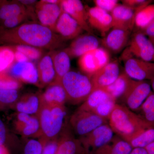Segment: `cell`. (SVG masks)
<instances>
[{"mask_svg":"<svg viewBox=\"0 0 154 154\" xmlns=\"http://www.w3.org/2000/svg\"><path fill=\"white\" fill-rule=\"evenodd\" d=\"M65 40L38 22L24 23L10 29L0 27V44L23 45L51 51L62 47Z\"/></svg>","mask_w":154,"mask_h":154,"instance_id":"1","label":"cell"},{"mask_svg":"<svg viewBox=\"0 0 154 154\" xmlns=\"http://www.w3.org/2000/svg\"><path fill=\"white\" fill-rule=\"evenodd\" d=\"M109 125L114 133L127 142L151 127L140 116L125 105L116 103L110 115Z\"/></svg>","mask_w":154,"mask_h":154,"instance_id":"2","label":"cell"},{"mask_svg":"<svg viewBox=\"0 0 154 154\" xmlns=\"http://www.w3.org/2000/svg\"><path fill=\"white\" fill-rule=\"evenodd\" d=\"M66 115L65 106L42 105L37 113L42 133L40 138L50 140L58 137Z\"/></svg>","mask_w":154,"mask_h":154,"instance_id":"3","label":"cell"},{"mask_svg":"<svg viewBox=\"0 0 154 154\" xmlns=\"http://www.w3.org/2000/svg\"><path fill=\"white\" fill-rule=\"evenodd\" d=\"M60 83L66 93L68 102L72 104L83 103L94 90L91 78L73 71L68 72Z\"/></svg>","mask_w":154,"mask_h":154,"instance_id":"4","label":"cell"},{"mask_svg":"<svg viewBox=\"0 0 154 154\" xmlns=\"http://www.w3.org/2000/svg\"><path fill=\"white\" fill-rule=\"evenodd\" d=\"M152 92L150 82L131 79L122 98L127 107L132 111H138L143 102Z\"/></svg>","mask_w":154,"mask_h":154,"instance_id":"5","label":"cell"},{"mask_svg":"<svg viewBox=\"0 0 154 154\" xmlns=\"http://www.w3.org/2000/svg\"><path fill=\"white\" fill-rule=\"evenodd\" d=\"M69 122L73 131L81 137L107 123V120L95 113L79 109L71 116Z\"/></svg>","mask_w":154,"mask_h":154,"instance_id":"6","label":"cell"},{"mask_svg":"<svg viewBox=\"0 0 154 154\" xmlns=\"http://www.w3.org/2000/svg\"><path fill=\"white\" fill-rule=\"evenodd\" d=\"M110 60L108 51L104 48L99 47L80 57L78 65L84 74L91 78L96 72L109 63Z\"/></svg>","mask_w":154,"mask_h":154,"instance_id":"7","label":"cell"},{"mask_svg":"<svg viewBox=\"0 0 154 154\" xmlns=\"http://www.w3.org/2000/svg\"><path fill=\"white\" fill-rule=\"evenodd\" d=\"M114 132L109 124L98 127L79 140L85 149L86 154H89L102 146L113 138Z\"/></svg>","mask_w":154,"mask_h":154,"instance_id":"8","label":"cell"},{"mask_svg":"<svg viewBox=\"0 0 154 154\" xmlns=\"http://www.w3.org/2000/svg\"><path fill=\"white\" fill-rule=\"evenodd\" d=\"M125 72L133 80L150 81L154 76V62L130 57L125 60Z\"/></svg>","mask_w":154,"mask_h":154,"instance_id":"9","label":"cell"},{"mask_svg":"<svg viewBox=\"0 0 154 154\" xmlns=\"http://www.w3.org/2000/svg\"><path fill=\"white\" fill-rule=\"evenodd\" d=\"M35 12L39 23L54 32L56 24L62 13L60 4H51L41 0L36 4Z\"/></svg>","mask_w":154,"mask_h":154,"instance_id":"10","label":"cell"},{"mask_svg":"<svg viewBox=\"0 0 154 154\" xmlns=\"http://www.w3.org/2000/svg\"><path fill=\"white\" fill-rule=\"evenodd\" d=\"M128 50L137 58L146 61L154 62V45L146 36L139 31L133 36Z\"/></svg>","mask_w":154,"mask_h":154,"instance_id":"11","label":"cell"},{"mask_svg":"<svg viewBox=\"0 0 154 154\" xmlns=\"http://www.w3.org/2000/svg\"><path fill=\"white\" fill-rule=\"evenodd\" d=\"M6 73L21 82L39 87L37 67L30 61L23 63L15 62Z\"/></svg>","mask_w":154,"mask_h":154,"instance_id":"12","label":"cell"},{"mask_svg":"<svg viewBox=\"0 0 154 154\" xmlns=\"http://www.w3.org/2000/svg\"><path fill=\"white\" fill-rule=\"evenodd\" d=\"M87 13L89 25L99 31L103 37L113 28V20L109 13L96 6L89 8Z\"/></svg>","mask_w":154,"mask_h":154,"instance_id":"13","label":"cell"},{"mask_svg":"<svg viewBox=\"0 0 154 154\" xmlns=\"http://www.w3.org/2000/svg\"><path fill=\"white\" fill-rule=\"evenodd\" d=\"M98 38L91 34L80 35L65 49L71 58L79 57L86 53L99 47Z\"/></svg>","mask_w":154,"mask_h":154,"instance_id":"14","label":"cell"},{"mask_svg":"<svg viewBox=\"0 0 154 154\" xmlns=\"http://www.w3.org/2000/svg\"><path fill=\"white\" fill-rule=\"evenodd\" d=\"M62 11L69 15L88 33L92 32L89 25L87 11L79 0H61L60 4Z\"/></svg>","mask_w":154,"mask_h":154,"instance_id":"15","label":"cell"},{"mask_svg":"<svg viewBox=\"0 0 154 154\" xmlns=\"http://www.w3.org/2000/svg\"><path fill=\"white\" fill-rule=\"evenodd\" d=\"M137 13L123 4H118L110 14L113 20V28L131 32L135 25V19Z\"/></svg>","mask_w":154,"mask_h":154,"instance_id":"16","label":"cell"},{"mask_svg":"<svg viewBox=\"0 0 154 154\" xmlns=\"http://www.w3.org/2000/svg\"><path fill=\"white\" fill-rule=\"evenodd\" d=\"M83 29L76 21L62 11L56 24L54 32L64 40L74 39L81 35Z\"/></svg>","mask_w":154,"mask_h":154,"instance_id":"17","label":"cell"},{"mask_svg":"<svg viewBox=\"0 0 154 154\" xmlns=\"http://www.w3.org/2000/svg\"><path fill=\"white\" fill-rule=\"evenodd\" d=\"M119 74L118 63L116 61L110 62L91 77L94 89L104 88L110 85L115 82Z\"/></svg>","mask_w":154,"mask_h":154,"instance_id":"18","label":"cell"},{"mask_svg":"<svg viewBox=\"0 0 154 154\" xmlns=\"http://www.w3.org/2000/svg\"><path fill=\"white\" fill-rule=\"evenodd\" d=\"M130 33V31L128 30L113 28L102 39V45L108 51L118 53L126 46Z\"/></svg>","mask_w":154,"mask_h":154,"instance_id":"19","label":"cell"},{"mask_svg":"<svg viewBox=\"0 0 154 154\" xmlns=\"http://www.w3.org/2000/svg\"><path fill=\"white\" fill-rule=\"evenodd\" d=\"M60 135L56 154H86L79 139L75 138L68 128L64 127Z\"/></svg>","mask_w":154,"mask_h":154,"instance_id":"20","label":"cell"},{"mask_svg":"<svg viewBox=\"0 0 154 154\" xmlns=\"http://www.w3.org/2000/svg\"><path fill=\"white\" fill-rule=\"evenodd\" d=\"M42 105L65 106L67 101L66 93L60 83L54 82L39 94Z\"/></svg>","mask_w":154,"mask_h":154,"instance_id":"21","label":"cell"},{"mask_svg":"<svg viewBox=\"0 0 154 154\" xmlns=\"http://www.w3.org/2000/svg\"><path fill=\"white\" fill-rule=\"evenodd\" d=\"M39 87L48 86L55 80V70L51 53L45 54L38 60L37 66Z\"/></svg>","mask_w":154,"mask_h":154,"instance_id":"22","label":"cell"},{"mask_svg":"<svg viewBox=\"0 0 154 154\" xmlns=\"http://www.w3.org/2000/svg\"><path fill=\"white\" fill-rule=\"evenodd\" d=\"M50 53L55 72L54 81L60 83L62 78L70 71L71 58L65 49L51 51Z\"/></svg>","mask_w":154,"mask_h":154,"instance_id":"23","label":"cell"},{"mask_svg":"<svg viewBox=\"0 0 154 154\" xmlns=\"http://www.w3.org/2000/svg\"><path fill=\"white\" fill-rule=\"evenodd\" d=\"M41 105L39 94H28L18 99L16 102L15 108L18 113L36 115Z\"/></svg>","mask_w":154,"mask_h":154,"instance_id":"24","label":"cell"},{"mask_svg":"<svg viewBox=\"0 0 154 154\" xmlns=\"http://www.w3.org/2000/svg\"><path fill=\"white\" fill-rule=\"evenodd\" d=\"M132 149L126 141L116 135L108 143L89 154H129Z\"/></svg>","mask_w":154,"mask_h":154,"instance_id":"25","label":"cell"},{"mask_svg":"<svg viewBox=\"0 0 154 154\" xmlns=\"http://www.w3.org/2000/svg\"><path fill=\"white\" fill-rule=\"evenodd\" d=\"M113 98L104 88L94 89L79 109L92 112L105 101Z\"/></svg>","mask_w":154,"mask_h":154,"instance_id":"26","label":"cell"},{"mask_svg":"<svg viewBox=\"0 0 154 154\" xmlns=\"http://www.w3.org/2000/svg\"><path fill=\"white\" fill-rule=\"evenodd\" d=\"M17 131L25 137H41L42 133L38 117L33 115L29 121L22 123H15Z\"/></svg>","mask_w":154,"mask_h":154,"instance_id":"27","label":"cell"},{"mask_svg":"<svg viewBox=\"0 0 154 154\" xmlns=\"http://www.w3.org/2000/svg\"><path fill=\"white\" fill-rule=\"evenodd\" d=\"M131 79L125 72H122L115 82L104 89L116 101L119 99H121L123 97Z\"/></svg>","mask_w":154,"mask_h":154,"instance_id":"28","label":"cell"},{"mask_svg":"<svg viewBox=\"0 0 154 154\" xmlns=\"http://www.w3.org/2000/svg\"><path fill=\"white\" fill-rule=\"evenodd\" d=\"M19 1H0V22L28 11Z\"/></svg>","mask_w":154,"mask_h":154,"instance_id":"29","label":"cell"},{"mask_svg":"<svg viewBox=\"0 0 154 154\" xmlns=\"http://www.w3.org/2000/svg\"><path fill=\"white\" fill-rule=\"evenodd\" d=\"M154 142V126L147 128L127 142L132 149L145 148Z\"/></svg>","mask_w":154,"mask_h":154,"instance_id":"30","label":"cell"},{"mask_svg":"<svg viewBox=\"0 0 154 154\" xmlns=\"http://www.w3.org/2000/svg\"><path fill=\"white\" fill-rule=\"evenodd\" d=\"M140 116L151 127L154 126V93L152 91L139 111Z\"/></svg>","mask_w":154,"mask_h":154,"instance_id":"31","label":"cell"},{"mask_svg":"<svg viewBox=\"0 0 154 154\" xmlns=\"http://www.w3.org/2000/svg\"><path fill=\"white\" fill-rule=\"evenodd\" d=\"M154 19V5H149L139 11L135 19V25L139 30L143 29Z\"/></svg>","mask_w":154,"mask_h":154,"instance_id":"32","label":"cell"},{"mask_svg":"<svg viewBox=\"0 0 154 154\" xmlns=\"http://www.w3.org/2000/svg\"><path fill=\"white\" fill-rule=\"evenodd\" d=\"M15 62L14 51L9 45L2 46L0 51V74L7 72Z\"/></svg>","mask_w":154,"mask_h":154,"instance_id":"33","label":"cell"},{"mask_svg":"<svg viewBox=\"0 0 154 154\" xmlns=\"http://www.w3.org/2000/svg\"><path fill=\"white\" fill-rule=\"evenodd\" d=\"M14 50L22 52L30 61L39 60L43 56V51L41 48L23 45H9Z\"/></svg>","mask_w":154,"mask_h":154,"instance_id":"34","label":"cell"},{"mask_svg":"<svg viewBox=\"0 0 154 154\" xmlns=\"http://www.w3.org/2000/svg\"><path fill=\"white\" fill-rule=\"evenodd\" d=\"M28 9V11L25 13L11 17L1 22V26L0 27L5 29H12L23 24L22 22L28 19L29 17L32 18L34 15L33 12H35V10Z\"/></svg>","mask_w":154,"mask_h":154,"instance_id":"35","label":"cell"},{"mask_svg":"<svg viewBox=\"0 0 154 154\" xmlns=\"http://www.w3.org/2000/svg\"><path fill=\"white\" fill-rule=\"evenodd\" d=\"M116 104V100L111 98L96 107L92 112L108 121Z\"/></svg>","mask_w":154,"mask_h":154,"instance_id":"36","label":"cell"},{"mask_svg":"<svg viewBox=\"0 0 154 154\" xmlns=\"http://www.w3.org/2000/svg\"><path fill=\"white\" fill-rule=\"evenodd\" d=\"M22 86V82L7 73L0 74V89L18 90Z\"/></svg>","mask_w":154,"mask_h":154,"instance_id":"37","label":"cell"},{"mask_svg":"<svg viewBox=\"0 0 154 154\" xmlns=\"http://www.w3.org/2000/svg\"><path fill=\"white\" fill-rule=\"evenodd\" d=\"M18 90L0 89V103L10 105L16 103L19 99Z\"/></svg>","mask_w":154,"mask_h":154,"instance_id":"38","label":"cell"},{"mask_svg":"<svg viewBox=\"0 0 154 154\" xmlns=\"http://www.w3.org/2000/svg\"><path fill=\"white\" fill-rule=\"evenodd\" d=\"M43 144L41 140H30L27 142L24 149L25 154H42Z\"/></svg>","mask_w":154,"mask_h":154,"instance_id":"39","label":"cell"},{"mask_svg":"<svg viewBox=\"0 0 154 154\" xmlns=\"http://www.w3.org/2000/svg\"><path fill=\"white\" fill-rule=\"evenodd\" d=\"M43 144L42 154H56L59 145V137L54 139L50 140H45L42 138H40Z\"/></svg>","mask_w":154,"mask_h":154,"instance_id":"40","label":"cell"},{"mask_svg":"<svg viewBox=\"0 0 154 154\" xmlns=\"http://www.w3.org/2000/svg\"><path fill=\"white\" fill-rule=\"evenodd\" d=\"M124 5L138 12L151 3V1L149 0H124L122 1Z\"/></svg>","mask_w":154,"mask_h":154,"instance_id":"41","label":"cell"},{"mask_svg":"<svg viewBox=\"0 0 154 154\" xmlns=\"http://www.w3.org/2000/svg\"><path fill=\"white\" fill-rule=\"evenodd\" d=\"M118 1L116 0H95V6L110 14L113 9L118 5Z\"/></svg>","mask_w":154,"mask_h":154,"instance_id":"42","label":"cell"},{"mask_svg":"<svg viewBox=\"0 0 154 154\" xmlns=\"http://www.w3.org/2000/svg\"><path fill=\"white\" fill-rule=\"evenodd\" d=\"M138 31L148 37H154V19L146 27Z\"/></svg>","mask_w":154,"mask_h":154,"instance_id":"43","label":"cell"},{"mask_svg":"<svg viewBox=\"0 0 154 154\" xmlns=\"http://www.w3.org/2000/svg\"><path fill=\"white\" fill-rule=\"evenodd\" d=\"M6 139V130L5 124L0 119V146L5 145Z\"/></svg>","mask_w":154,"mask_h":154,"instance_id":"44","label":"cell"},{"mask_svg":"<svg viewBox=\"0 0 154 154\" xmlns=\"http://www.w3.org/2000/svg\"><path fill=\"white\" fill-rule=\"evenodd\" d=\"M14 51L15 55V60L16 62L23 63L30 61L24 54L17 51Z\"/></svg>","mask_w":154,"mask_h":154,"instance_id":"45","label":"cell"},{"mask_svg":"<svg viewBox=\"0 0 154 154\" xmlns=\"http://www.w3.org/2000/svg\"><path fill=\"white\" fill-rule=\"evenodd\" d=\"M18 1L27 9H35V6L38 2L37 1L35 0H20Z\"/></svg>","mask_w":154,"mask_h":154,"instance_id":"46","label":"cell"},{"mask_svg":"<svg viewBox=\"0 0 154 154\" xmlns=\"http://www.w3.org/2000/svg\"><path fill=\"white\" fill-rule=\"evenodd\" d=\"M129 154H148L145 148H134Z\"/></svg>","mask_w":154,"mask_h":154,"instance_id":"47","label":"cell"},{"mask_svg":"<svg viewBox=\"0 0 154 154\" xmlns=\"http://www.w3.org/2000/svg\"><path fill=\"white\" fill-rule=\"evenodd\" d=\"M145 149L148 154H154V142Z\"/></svg>","mask_w":154,"mask_h":154,"instance_id":"48","label":"cell"},{"mask_svg":"<svg viewBox=\"0 0 154 154\" xmlns=\"http://www.w3.org/2000/svg\"><path fill=\"white\" fill-rule=\"evenodd\" d=\"M0 154H11L8 148L5 145L0 146Z\"/></svg>","mask_w":154,"mask_h":154,"instance_id":"49","label":"cell"},{"mask_svg":"<svg viewBox=\"0 0 154 154\" xmlns=\"http://www.w3.org/2000/svg\"><path fill=\"white\" fill-rule=\"evenodd\" d=\"M150 81V83L151 86L152 90V91L154 93V76Z\"/></svg>","mask_w":154,"mask_h":154,"instance_id":"50","label":"cell"},{"mask_svg":"<svg viewBox=\"0 0 154 154\" xmlns=\"http://www.w3.org/2000/svg\"><path fill=\"white\" fill-rule=\"evenodd\" d=\"M2 46H0V51H1V49H2Z\"/></svg>","mask_w":154,"mask_h":154,"instance_id":"51","label":"cell"},{"mask_svg":"<svg viewBox=\"0 0 154 154\" xmlns=\"http://www.w3.org/2000/svg\"><path fill=\"white\" fill-rule=\"evenodd\" d=\"M24 154V153H23V154Z\"/></svg>","mask_w":154,"mask_h":154,"instance_id":"52","label":"cell"},{"mask_svg":"<svg viewBox=\"0 0 154 154\" xmlns=\"http://www.w3.org/2000/svg\"></svg>","mask_w":154,"mask_h":154,"instance_id":"53","label":"cell"}]
</instances>
